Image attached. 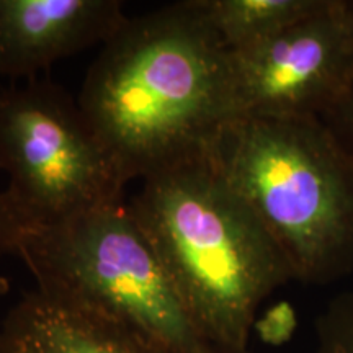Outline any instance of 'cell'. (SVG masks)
<instances>
[{"mask_svg": "<svg viewBox=\"0 0 353 353\" xmlns=\"http://www.w3.org/2000/svg\"><path fill=\"white\" fill-rule=\"evenodd\" d=\"M79 105L126 183L206 154L232 121L229 51L196 0L126 23L101 46Z\"/></svg>", "mask_w": 353, "mask_h": 353, "instance_id": "1", "label": "cell"}, {"mask_svg": "<svg viewBox=\"0 0 353 353\" xmlns=\"http://www.w3.org/2000/svg\"><path fill=\"white\" fill-rule=\"evenodd\" d=\"M210 151L145 176L125 205L203 335L247 350L262 303L294 275Z\"/></svg>", "mask_w": 353, "mask_h": 353, "instance_id": "2", "label": "cell"}, {"mask_svg": "<svg viewBox=\"0 0 353 353\" xmlns=\"http://www.w3.org/2000/svg\"><path fill=\"white\" fill-rule=\"evenodd\" d=\"M210 152L294 280L330 285L353 273V154L322 118H237Z\"/></svg>", "mask_w": 353, "mask_h": 353, "instance_id": "3", "label": "cell"}, {"mask_svg": "<svg viewBox=\"0 0 353 353\" xmlns=\"http://www.w3.org/2000/svg\"><path fill=\"white\" fill-rule=\"evenodd\" d=\"M20 259L34 288L108 317L159 352L219 353L125 203L37 229Z\"/></svg>", "mask_w": 353, "mask_h": 353, "instance_id": "4", "label": "cell"}, {"mask_svg": "<svg viewBox=\"0 0 353 353\" xmlns=\"http://www.w3.org/2000/svg\"><path fill=\"white\" fill-rule=\"evenodd\" d=\"M0 172L39 228L123 205L126 182L77 99L48 79L0 92Z\"/></svg>", "mask_w": 353, "mask_h": 353, "instance_id": "5", "label": "cell"}, {"mask_svg": "<svg viewBox=\"0 0 353 353\" xmlns=\"http://www.w3.org/2000/svg\"><path fill=\"white\" fill-rule=\"evenodd\" d=\"M352 87L350 0H327L275 37L229 51L232 120L324 118Z\"/></svg>", "mask_w": 353, "mask_h": 353, "instance_id": "6", "label": "cell"}, {"mask_svg": "<svg viewBox=\"0 0 353 353\" xmlns=\"http://www.w3.org/2000/svg\"><path fill=\"white\" fill-rule=\"evenodd\" d=\"M126 20L120 0H0V76L37 79L57 61L103 46Z\"/></svg>", "mask_w": 353, "mask_h": 353, "instance_id": "7", "label": "cell"}, {"mask_svg": "<svg viewBox=\"0 0 353 353\" xmlns=\"http://www.w3.org/2000/svg\"><path fill=\"white\" fill-rule=\"evenodd\" d=\"M0 353H162L108 317L38 288L0 321Z\"/></svg>", "mask_w": 353, "mask_h": 353, "instance_id": "8", "label": "cell"}, {"mask_svg": "<svg viewBox=\"0 0 353 353\" xmlns=\"http://www.w3.org/2000/svg\"><path fill=\"white\" fill-rule=\"evenodd\" d=\"M228 51L275 37L324 7L327 0H196Z\"/></svg>", "mask_w": 353, "mask_h": 353, "instance_id": "9", "label": "cell"}, {"mask_svg": "<svg viewBox=\"0 0 353 353\" xmlns=\"http://www.w3.org/2000/svg\"><path fill=\"white\" fill-rule=\"evenodd\" d=\"M314 353H353V291L337 294L317 317Z\"/></svg>", "mask_w": 353, "mask_h": 353, "instance_id": "10", "label": "cell"}, {"mask_svg": "<svg viewBox=\"0 0 353 353\" xmlns=\"http://www.w3.org/2000/svg\"><path fill=\"white\" fill-rule=\"evenodd\" d=\"M37 229L7 190H0V254L20 257L26 241Z\"/></svg>", "mask_w": 353, "mask_h": 353, "instance_id": "11", "label": "cell"}, {"mask_svg": "<svg viewBox=\"0 0 353 353\" xmlns=\"http://www.w3.org/2000/svg\"><path fill=\"white\" fill-rule=\"evenodd\" d=\"M294 327V314L290 304L280 303L265 312L260 321H255L254 329L259 332L268 343H281L290 337Z\"/></svg>", "mask_w": 353, "mask_h": 353, "instance_id": "12", "label": "cell"}, {"mask_svg": "<svg viewBox=\"0 0 353 353\" xmlns=\"http://www.w3.org/2000/svg\"><path fill=\"white\" fill-rule=\"evenodd\" d=\"M343 145L353 154V87L339 105L322 118Z\"/></svg>", "mask_w": 353, "mask_h": 353, "instance_id": "13", "label": "cell"}, {"mask_svg": "<svg viewBox=\"0 0 353 353\" xmlns=\"http://www.w3.org/2000/svg\"><path fill=\"white\" fill-rule=\"evenodd\" d=\"M8 291H10V280L7 276L0 275V301L7 296Z\"/></svg>", "mask_w": 353, "mask_h": 353, "instance_id": "14", "label": "cell"}, {"mask_svg": "<svg viewBox=\"0 0 353 353\" xmlns=\"http://www.w3.org/2000/svg\"><path fill=\"white\" fill-rule=\"evenodd\" d=\"M219 353H252L247 348V350H219Z\"/></svg>", "mask_w": 353, "mask_h": 353, "instance_id": "15", "label": "cell"}, {"mask_svg": "<svg viewBox=\"0 0 353 353\" xmlns=\"http://www.w3.org/2000/svg\"><path fill=\"white\" fill-rule=\"evenodd\" d=\"M350 6H352V10H353V0H350Z\"/></svg>", "mask_w": 353, "mask_h": 353, "instance_id": "16", "label": "cell"}]
</instances>
